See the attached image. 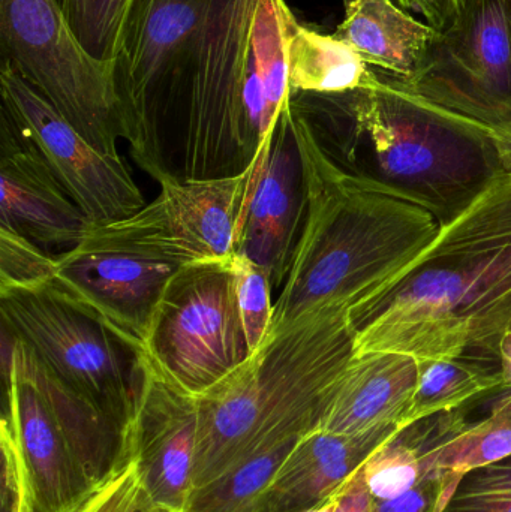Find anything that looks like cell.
Masks as SVG:
<instances>
[{
    "mask_svg": "<svg viewBox=\"0 0 511 512\" xmlns=\"http://www.w3.org/2000/svg\"><path fill=\"white\" fill-rule=\"evenodd\" d=\"M437 33L393 0H359L345 11L333 35L353 47L369 66L411 80Z\"/></svg>",
    "mask_w": 511,
    "mask_h": 512,
    "instance_id": "obj_21",
    "label": "cell"
},
{
    "mask_svg": "<svg viewBox=\"0 0 511 512\" xmlns=\"http://www.w3.org/2000/svg\"><path fill=\"white\" fill-rule=\"evenodd\" d=\"M260 0H207L179 92V177H234L261 147L245 105L252 24Z\"/></svg>",
    "mask_w": 511,
    "mask_h": 512,
    "instance_id": "obj_5",
    "label": "cell"
},
{
    "mask_svg": "<svg viewBox=\"0 0 511 512\" xmlns=\"http://www.w3.org/2000/svg\"><path fill=\"white\" fill-rule=\"evenodd\" d=\"M350 316L354 355L498 363L511 330V173L441 225L407 271Z\"/></svg>",
    "mask_w": 511,
    "mask_h": 512,
    "instance_id": "obj_2",
    "label": "cell"
},
{
    "mask_svg": "<svg viewBox=\"0 0 511 512\" xmlns=\"http://www.w3.org/2000/svg\"><path fill=\"white\" fill-rule=\"evenodd\" d=\"M374 510L375 501L366 484L362 465L344 486L339 487L333 512H374Z\"/></svg>",
    "mask_w": 511,
    "mask_h": 512,
    "instance_id": "obj_35",
    "label": "cell"
},
{
    "mask_svg": "<svg viewBox=\"0 0 511 512\" xmlns=\"http://www.w3.org/2000/svg\"><path fill=\"white\" fill-rule=\"evenodd\" d=\"M84 50L102 62L116 54L132 0H59Z\"/></svg>",
    "mask_w": 511,
    "mask_h": 512,
    "instance_id": "obj_28",
    "label": "cell"
},
{
    "mask_svg": "<svg viewBox=\"0 0 511 512\" xmlns=\"http://www.w3.org/2000/svg\"><path fill=\"white\" fill-rule=\"evenodd\" d=\"M74 512H167L153 502L141 480L137 460L129 456Z\"/></svg>",
    "mask_w": 511,
    "mask_h": 512,
    "instance_id": "obj_32",
    "label": "cell"
},
{
    "mask_svg": "<svg viewBox=\"0 0 511 512\" xmlns=\"http://www.w3.org/2000/svg\"><path fill=\"white\" fill-rule=\"evenodd\" d=\"M207 0H132L113 62L132 158L161 185L179 177V92Z\"/></svg>",
    "mask_w": 511,
    "mask_h": 512,
    "instance_id": "obj_6",
    "label": "cell"
},
{
    "mask_svg": "<svg viewBox=\"0 0 511 512\" xmlns=\"http://www.w3.org/2000/svg\"><path fill=\"white\" fill-rule=\"evenodd\" d=\"M440 512H511V456L464 475Z\"/></svg>",
    "mask_w": 511,
    "mask_h": 512,
    "instance_id": "obj_31",
    "label": "cell"
},
{
    "mask_svg": "<svg viewBox=\"0 0 511 512\" xmlns=\"http://www.w3.org/2000/svg\"><path fill=\"white\" fill-rule=\"evenodd\" d=\"M5 412L0 439L9 442L32 512H74L96 489L35 384L3 363Z\"/></svg>",
    "mask_w": 511,
    "mask_h": 512,
    "instance_id": "obj_15",
    "label": "cell"
},
{
    "mask_svg": "<svg viewBox=\"0 0 511 512\" xmlns=\"http://www.w3.org/2000/svg\"><path fill=\"white\" fill-rule=\"evenodd\" d=\"M233 271L237 307L252 354L263 345L272 328V277L266 268L239 254L233 255Z\"/></svg>",
    "mask_w": 511,
    "mask_h": 512,
    "instance_id": "obj_29",
    "label": "cell"
},
{
    "mask_svg": "<svg viewBox=\"0 0 511 512\" xmlns=\"http://www.w3.org/2000/svg\"><path fill=\"white\" fill-rule=\"evenodd\" d=\"M405 11H414L425 18L437 32L449 29L461 9V0H393Z\"/></svg>",
    "mask_w": 511,
    "mask_h": 512,
    "instance_id": "obj_34",
    "label": "cell"
},
{
    "mask_svg": "<svg viewBox=\"0 0 511 512\" xmlns=\"http://www.w3.org/2000/svg\"><path fill=\"white\" fill-rule=\"evenodd\" d=\"M446 504V477L435 468L399 498L375 502L374 512H440Z\"/></svg>",
    "mask_w": 511,
    "mask_h": 512,
    "instance_id": "obj_33",
    "label": "cell"
},
{
    "mask_svg": "<svg viewBox=\"0 0 511 512\" xmlns=\"http://www.w3.org/2000/svg\"><path fill=\"white\" fill-rule=\"evenodd\" d=\"M498 364H500V372L503 376V388L511 390V330L501 340Z\"/></svg>",
    "mask_w": 511,
    "mask_h": 512,
    "instance_id": "obj_36",
    "label": "cell"
},
{
    "mask_svg": "<svg viewBox=\"0 0 511 512\" xmlns=\"http://www.w3.org/2000/svg\"><path fill=\"white\" fill-rule=\"evenodd\" d=\"M419 372V360L411 355L398 352L354 355L320 430L360 435L378 427L401 426L413 400Z\"/></svg>",
    "mask_w": 511,
    "mask_h": 512,
    "instance_id": "obj_20",
    "label": "cell"
},
{
    "mask_svg": "<svg viewBox=\"0 0 511 512\" xmlns=\"http://www.w3.org/2000/svg\"><path fill=\"white\" fill-rule=\"evenodd\" d=\"M200 442L198 399L174 387L137 352V396L126 447L156 505L186 512L194 492Z\"/></svg>",
    "mask_w": 511,
    "mask_h": 512,
    "instance_id": "obj_14",
    "label": "cell"
},
{
    "mask_svg": "<svg viewBox=\"0 0 511 512\" xmlns=\"http://www.w3.org/2000/svg\"><path fill=\"white\" fill-rule=\"evenodd\" d=\"M270 140L239 176L165 180L158 197L140 212L125 221L92 228L84 239L182 265L231 258Z\"/></svg>",
    "mask_w": 511,
    "mask_h": 512,
    "instance_id": "obj_10",
    "label": "cell"
},
{
    "mask_svg": "<svg viewBox=\"0 0 511 512\" xmlns=\"http://www.w3.org/2000/svg\"><path fill=\"white\" fill-rule=\"evenodd\" d=\"M359 0H344L345 11L351 8V6L356 5Z\"/></svg>",
    "mask_w": 511,
    "mask_h": 512,
    "instance_id": "obj_38",
    "label": "cell"
},
{
    "mask_svg": "<svg viewBox=\"0 0 511 512\" xmlns=\"http://www.w3.org/2000/svg\"><path fill=\"white\" fill-rule=\"evenodd\" d=\"M330 158L369 191L428 210L440 225L507 171L504 132L429 101L383 71L345 93L291 92Z\"/></svg>",
    "mask_w": 511,
    "mask_h": 512,
    "instance_id": "obj_1",
    "label": "cell"
},
{
    "mask_svg": "<svg viewBox=\"0 0 511 512\" xmlns=\"http://www.w3.org/2000/svg\"><path fill=\"white\" fill-rule=\"evenodd\" d=\"M0 227L36 245L77 246L92 230L47 162L2 108Z\"/></svg>",
    "mask_w": 511,
    "mask_h": 512,
    "instance_id": "obj_17",
    "label": "cell"
},
{
    "mask_svg": "<svg viewBox=\"0 0 511 512\" xmlns=\"http://www.w3.org/2000/svg\"><path fill=\"white\" fill-rule=\"evenodd\" d=\"M300 439L273 442L246 454L218 480L192 493L186 512H255L261 495Z\"/></svg>",
    "mask_w": 511,
    "mask_h": 512,
    "instance_id": "obj_26",
    "label": "cell"
},
{
    "mask_svg": "<svg viewBox=\"0 0 511 512\" xmlns=\"http://www.w3.org/2000/svg\"><path fill=\"white\" fill-rule=\"evenodd\" d=\"M2 328L75 393L128 430L137 396V352L56 283L0 294Z\"/></svg>",
    "mask_w": 511,
    "mask_h": 512,
    "instance_id": "obj_8",
    "label": "cell"
},
{
    "mask_svg": "<svg viewBox=\"0 0 511 512\" xmlns=\"http://www.w3.org/2000/svg\"><path fill=\"white\" fill-rule=\"evenodd\" d=\"M375 71L347 42L294 20L288 39L291 92L345 93L368 87Z\"/></svg>",
    "mask_w": 511,
    "mask_h": 512,
    "instance_id": "obj_24",
    "label": "cell"
},
{
    "mask_svg": "<svg viewBox=\"0 0 511 512\" xmlns=\"http://www.w3.org/2000/svg\"><path fill=\"white\" fill-rule=\"evenodd\" d=\"M401 426L360 435L314 430L288 454L261 495L255 512H306L344 486Z\"/></svg>",
    "mask_w": 511,
    "mask_h": 512,
    "instance_id": "obj_18",
    "label": "cell"
},
{
    "mask_svg": "<svg viewBox=\"0 0 511 512\" xmlns=\"http://www.w3.org/2000/svg\"><path fill=\"white\" fill-rule=\"evenodd\" d=\"M306 210L305 170L288 101L267 146L236 246V254L269 271L273 289L287 279Z\"/></svg>",
    "mask_w": 511,
    "mask_h": 512,
    "instance_id": "obj_16",
    "label": "cell"
},
{
    "mask_svg": "<svg viewBox=\"0 0 511 512\" xmlns=\"http://www.w3.org/2000/svg\"><path fill=\"white\" fill-rule=\"evenodd\" d=\"M2 355V363L12 364L41 391L93 486L104 483L129 456L125 430L63 384L29 346L6 330Z\"/></svg>",
    "mask_w": 511,
    "mask_h": 512,
    "instance_id": "obj_19",
    "label": "cell"
},
{
    "mask_svg": "<svg viewBox=\"0 0 511 512\" xmlns=\"http://www.w3.org/2000/svg\"><path fill=\"white\" fill-rule=\"evenodd\" d=\"M350 313L347 306L327 307L270 333L239 369L198 399L194 492L251 451L320 429L354 358Z\"/></svg>",
    "mask_w": 511,
    "mask_h": 512,
    "instance_id": "obj_4",
    "label": "cell"
},
{
    "mask_svg": "<svg viewBox=\"0 0 511 512\" xmlns=\"http://www.w3.org/2000/svg\"><path fill=\"white\" fill-rule=\"evenodd\" d=\"M57 258L15 231L0 227V294L36 289L56 280Z\"/></svg>",
    "mask_w": 511,
    "mask_h": 512,
    "instance_id": "obj_30",
    "label": "cell"
},
{
    "mask_svg": "<svg viewBox=\"0 0 511 512\" xmlns=\"http://www.w3.org/2000/svg\"><path fill=\"white\" fill-rule=\"evenodd\" d=\"M419 382L402 427L440 412L464 408L468 402L503 388L500 369L468 358L419 361Z\"/></svg>",
    "mask_w": 511,
    "mask_h": 512,
    "instance_id": "obj_25",
    "label": "cell"
},
{
    "mask_svg": "<svg viewBox=\"0 0 511 512\" xmlns=\"http://www.w3.org/2000/svg\"><path fill=\"white\" fill-rule=\"evenodd\" d=\"M290 113L308 210L269 334L309 313L353 310L371 300L407 271L441 228L428 210L360 185L321 147L291 99Z\"/></svg>",
    "mask_w": 511,
    "mask_h": 512,
    "instance_id": "obj_3",
    "label": "cell"
},
{
    "mask_svg": "<svg viewBox=\"0 0 511 512\" xmlns=\"http://www.w3.org/2000/svg\"><path fill=\"white\" fill-rule=\"evenodd\" d=\"M182 264L83 239L57 256L56 283L95 312L135 352L146 345L156 307Z\"/></svg>",
    "mask_w": 511,
    "mask_h": 512,
    "instance_id": "obj_13",
    "label": "cell"
},
{
    "mask_svg": "<svg viewBox=\"0 0 511 512\" xmlns=\"http://www.w3.org/2000/svg\"><path fill=\"white\" fill-rule=\"evenodd\" d=\"M511 456V390L492 409L491 415L468 424L437 454V468L446 477L447 501L464 475Z\"/></svg>",
    "mask_w": 511,
    "mask_h": 512,
    "instance_id": "obj_27",
    "label": "cell"
},
{
    "mask_svg": "<svg viewBox=\"0 0 511 512\" xmlns=\"http://www.w3.org/2000/svg\"><path fill=\"white\" fill-rule=\"evenodd\" d=\"M467 426V412L459 408L401 427L363 463L374 501H390L416 487L428 472L437 468L441 447Z\"/></svg>",
    "mask_w": 511,
    "mask_h": 512,
    "instance_id": "obj_23",
    "label": "cell"
},
{
    "mask_svg": "<svg viewBox=\"0 0 511 512\" xmlns=\"http://www.w3.org/2000/svg\"><path fill=\"white\" fill-rule=\"evenodd\" d=\"M399 80V78H396ZM405 87L435 104L511 131V0H461Z\"/></svg>",
    "mask_w": 511,
    "mask_h": 512,
    "instance_id": "obj_11",
    "label": "cell"
},
{
    "mask_svg": "<svg viewBox=\"0 0 511 512\" xmlns=\"http://www.w3.org/2000/svg\"><path fill=\"white\" fill-rule=\"evenodd\" d=\"M3 62L44 96L90 144L119 155L128 140L113 62L90 56L59 0H0Z\"/></svg>",
    "mask_w": 511,
    "mask_h": 512,
    "instance_id": "obj_7",
    "label": "cell"
},
{
    "mask_svg": "<svg viewBox=\"0 0 511 512\" xmlns=\"http://www.w3.org/2000/svg\"><path fill=\"white\" fill-rule=\"evenodd\" d=\"M141 354L174 387L200 399L248 360L233 256L183 265L168 283Z\"/></svg>",
    "mask_w": 511,
    "mask_h": 512,
    "instance_id": "obj_9",
    "label": "cell"
},
{
    "mask_svg": "<svg viewBox=\"0 0 511 512\" xmlns=\"http://www.w3.org/2000/svg\"><path fill=\"white\" fill-rule=\"evenodd\" d=\"M296 20L285 0H260L252 24L245 105L249 126L258 146H263L290 101L288 39Z\"/></svg>",
    "mask_w": 511,
    "mask_h": 512,
    "instance_id": "obj_22",
    "label": "cell"
},
{
    "mask_svg": "<svg viewBox=\"0 0 511 512\" xmlns=\"http://www.w3.org/2000/svg\"><path fill=\"white\" fill-rule=\"evenodd\" d=\"M336 498H338V490L332 496H329L326 501L321 502L317 507L311 508V510L306 512H333L336 507Z\"/></svg>",
    "mask_w": 511,
    "mask_h": 512,
    "instance_id": "obj_37",
    "label": "cell"
},
{
    "mask_svg": "<svg viewBox=\"0 0 511 512\" xmlns=\"http://www.w3.org/2000/svg\"><path fill=\"white\" fill-rule=\"evenodd\" d=\"M2 108L47 162L92 228L125 221L146 201L120 155L90 144L44 96L2 62Z\"/></svg>",
    "mask_w": 511,
    "mask_h": 512,
    "instance_id": "obj_12",
    "label": "cell"
}]
</instances>
